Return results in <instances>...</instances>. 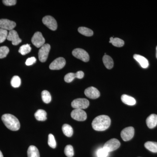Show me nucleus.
<instances>
[{
    "label": "nucleus",
    "instance_id": "393cba45",
    "mask_svg": "<svg viewBox=\"0 0 157 157\" xmlns=\"http://www.w3.org/2000/svg\"><path fill=\"white\" fill-rule=\"evenodd\" d=\"M42 101L45 104H48L51 101L52 98L50 93L47 90H43L42 92Z\"/></svg>",
    "mask_w": 157,
    "mask_h": 157
},
{
    "label": "nucleus",
    "instance_id": "f257e3e1",
    "mask_svg": "<svg viewBox=\"0 0 157 157\" xmlns=\"http://www.w3.org/2000/svg\"><path fill=\"white\" fill-rule=\"evenodd\" d=\"M111 120L108 116L102 115L96 117L93 120L92 126L97 131H104L109 128Z\"/></svg>",
    "mask_w": 157,
    "mask_h": 157
},
{
    "label": "nucleus",
    "instance_id": "6e6552de",
    "mask_svg": "<svg viewBox=\"0 0 157 157\" xmlns=\"http://www.w3.org/2000/svg\"><path fill=\"white\" fill-rule=\"evenodd\" d=\"M42 22L48 29L52 31H55L57 28V23L56 21L52 16L48 15L43 17Z\"/></svg>",
    "mask_w": 157,
    "mask_h": 157
},
{
    "label": "nucleus",
    "instance_id": "2eb2a0df",
    "mask_svg": "<svg viewBox=\"0 0 157 157\" xmlns=\"http://www.w3.org/2000/svg\"><path fill=\"white\" fill-rule=\"evenodd\" d=\"M146 124L147 126L150 129H152L156 126L157 125V115L151 114L147 118Z\"/></svg>",
    "mask_w": 157,
    "mask_h": 157
},
{
    "label": "nucleus",
    "instance_id": "72a5a7b5",
    "mask_svg": "<svg viewBox=\"0 0 157 157\" xmlns=\"http://www.w3.org/2000/svg\"><path fill=\"white\" fill-rule=\"evenodd\" d=\"M3 4L6 6H14L17 3L16 0H4L2 1Z\"/></svg>",
    "mask_w": 157,
    "mask_h": 157
},
{
    "label": "nucleus",
    "instance_id": "b1692460",
    "mask_svg": "<svg viewBox=\"0 0 157 157\" xmlns=\"http://www.w3.org/2000/svg\"><path fill=\"white\" fill-rule=\"evenodd\" d=\"M78 31L82 35H84L86 36H91L94 34V32L92 30L84 27H80L78 28Z\"/></svg>",
    "mask_w": 157,
    "mask_h": 157
},
{
    "label": "nucleus",
    "instance_id": "4be33fe9",
    "mask_svg": "<svg viewBox=\"0 0 157 157\" xmlns=\"http://www.w3.org/2000/svg\"><path fill=\"white\" fill-rule=\"evenodd\" d=\"M147 149L153 153H157V142L147 141L144 144Z\"/></svg>",
    "mask_w": 157,
    "mask_h": 157
},
{
    "label": "nucleus",
    "instance_id": "4c0bfd02",
    "mask_svg": "<svg viewBox=\"0 0 157 157\" xmlns=\"http://www.w3.org/2000/svg\"><path fill=\"white\" fill-rule=\"evenodd\" d=\"M156 50H157L156 57H157V48H156Z\"/></svg>",
    "mask_w": 157,
    "mask_h": 157
},
{
    "label": "nucleus",
    "instance_id": "423d86ee",
    "mask_svg": "<svg viewBox=\"0 0 157 157\" xmlns=\"http://www.w3.org/2000/svg\"><path fill=\"white\" fill-rule=\"evenodd\" d=\"M120 142L117 139L113 138L107 141L104 144L103 147L107 150L108 152H110L116 150L120 147Z\"/></svg>",
    "mask_w": 157,
    "mask_h": 157
},
{
    "label": "nucleus",
    "instance_id": "cd10ccee",
    "mask_svg": "<svg viewBox=\"0 0 157 157\" xmlns=\"http://www.w3.org/2000/svg\"><path fill=\"white\" fill-rule=\"evenodd\" d=\"M65 154L68 157H72L74 155V150L73 146L71 145H67L64 149Z\"/></svg>",
    "mask_w": 157,
    "mask_h": 157
},
{
    "label": "nucleus",
    "instance_id": "f3484780",
    "mask_svg": "<svg viewBox=\"0 0 157 157\" xmlns=\"http://www.w3.org/2000/svg\"><path fill=\"white\" fill-rule=\"evenodd\" d=\"M121 99L124 104L130 105V106H133L136 104V101L135 98L127 95H122Z\"/></svg>",
    "mask_w": 157,
    "mask_h": 157
},
{
    "label": "nucleus",
    "instance_id": "c756f323",
    "mask_svg": "<svg viewBox=\"0 0 157 157\" xmlns=\"http://www.w3.org/2000/svg\"><path fill=\"white\" fill-rule=\"evenodd\" d=\"M9 52V49L7 46L0 47V59L6 57Z\"/></svg>",
    "mask_w": 157,
    "mask_h": 157
},
{
    "label": "nucleus",
    "instance_id": "f704fd0d",
    "mask_svg": "<svg viewBox=\"0 0 157 157\" xmlns=\"http://www.w3.org/2000/svg\"><path fill=\"white\" fill-rule=\"evenodd\" d=\"M36 58L35 57H32L29 58L26 60L25 64L27 66H31L36 63Z\"/></svg>",
    "mask_w": 157,
    "mask_h": 157
},
{
    "label": "nucleus",
    "instance_id": "a211bd4d",
    "mask_svg": "<svg viewBox=\"0 0 157 157\" xmlns=\"http://www.w3.org/2000/svg\"><path fill=\"white\" fill-rule=\"evenodd\" d=\"M35 117L37 120L39 121H45L47 119V113L45 110L43 109H39L35 113Z\"/></svg>",
    "mask_w": 157,
    "mask_h": 157
},
{
    "label": "nucleus",
    "instance_id": "2f4dec72",
    "mask_svg": "<svg viewBox=\"0 0 157 157\" xmlns=\"http://www.w3.org/2000/svg\"><path fill=\"white\" fill-rule=\"evenodd\" d=\"M109 153L107 150L104 147L99 149L97 151V155L98 157H107Z\"/></svg>",
    "mask_w": 157,
    "mask_h": 157
},
{
    "label": "nucleus",
    "instance_id": "1a4fd4ad",
    "mask_svg": "<svg viewBox=\"0 0 157 157\" xmlns=\"http://www.w3.org/2000/svg\"><path fill=\"white\" fill-rule=\"evenodd\" d=\"M71 117L75 120L82 121L87 118L86 113L81 109H75L71 113Z\"/></svg>",
    "mask_w": 157,
    "mask_h": 157
},
{
    "label": "nucleus",
    "instance_id": "bb28decb",
    "mask_svg": "<svg viewBox=\"0 0 157 157\" xmlns=\"http://www.w3.org/2000/svg\"><path fill=\"white\" fill-rule=\"evenodd\" d=\"M11 83V86L14 88H17L20 86L21 84V80L19 76H15L12 77Z\"/></svg>",
    "mask_w": 157,
    "mask_h": 157
},
{
    "label": "nucleus",
    "instance_id": "c9c22d12",
    "mask_svg": "<svg viewBox=\"0 0 157 157\" xmlns=\"http://www.w3.org/2000/svg\"><path fill=\"white\" fill-rule=\"evenodd\" d=\"M76 78L81 79L84 77V73L82 71H78L76 73Z\"/></svg>",
    "mask_w": 157,
    "mask_h": 157
},
{
    "label": "nucleus",
    "instance_id": "4468645a",
    "mask_svg": "<svg viewBox=\"0 0 157 157\" xmlns=\"http://www.w3.org/2000/svg\"><path fill=\"white\" fill-rule=\"evenodd\" d=\"M84 93L85 95L90 99H97L100 96L99 91L96 88L93 86L86 89L85 90Z\"/></svg>",
    "mask_w": 157,
    "mask_h": 157
},
{
    "label": "nucleus",
    "instance_id": "412c9836",
    "mask_svg": "<svg viewBox=\"0 0 157 157\" xmlns=\"http://www.w3.org/2000/svg\"><path fill=\"white\" fill-rule=\"evenodd\" d=\"M62 131L63 133L66 136L71 137L73 135V128L68 124H64L62 127Z\"/></svg>",
    "mask_w": 157,
    "mask_h": 157
},
{
    "label": "nucleus",
    "instance_id": "aec40b11",
    "mask_svg": "<svg viewBox=\"0 0 157 157\" xmlns=\"http://www.w3.org/2000/svg\"><path fill=\"white\" fill-rule=\"evenodd\" d=\"M103 61L104 63V66H105L107 69H112L113 67V60L111 57L109 56L104 55L103 58Z\"/></svg>",
    "mask_w": 157,
    "mask_h": 157
},
{
    "label": "nucleus",
    "instance_id": "473e14b6",
    "mask_svg": "<svg viewBox=\"0 0 157 157\" xmlns=\"http://www.w3.org/2000/svg\"><path fill=\"white\" fill-rule=\"evenodd\" d=\"M75 78H76V73H70L65 76L64 80L65 82L69 83L73 81Z\"/></svg>",
    "mask_w": 157,
    "mask_h": 157
},
{
    "label": "nucleus",
    "instance_id": "e433bc0d",
    "mask_svg": "<svg viewBox=\"0 0 157 157\" xmlns=\"http://www.w3.org/2000/svg\"><path fill=\"white\" fill-rule=\"evenodd\" d=\"M0 157H3L2 153V151H0Z\"/></svg>",
    "mask_w": 157,
    "mask_h": 157
},
{
    "label": "nucleus",
    "instance_id": "20e7f679",
    "mask_svg": "<svg viewBox=\"0 0 157 157\" xmlns=\"http://www.w3.org/2000/svg\"><path fill=\"white\" fill-rule=\"evenodd\" d=\"M51 46L48 44H45L41 47L38 52L39 61L42 63L46 61L48 58Z\"/></svg>",
    "mask_w": 157,
    "mask_h": 157
},
{
    "label": "nucleus",
    "instance_id": "6ab92c4d",
    "mask_svg": "<svg viewBox=\"0 0 157 157\" xmlns=\"http://www.w3.org/2000/svg\"><path fill=\"white\" fill-rule=\"evenodd\" d=\"M27 155L28 157H40L39 150L34 145L29 147Z\"/></svg>",
    "mask_w": 157,
    "mask_h": 157
},
{
    "label": "nucleus",
    "instance_id": "5701e85b",
    "mask_svg": "<svg viewBox=\"0 0 157 157\" xmlns=\"http://www.w3.org/2000/svg\"><path fill=\"white\" fill-rule=\"evenodd\" d=\"M109 42L117 47H122L124 44V42L122 39L118 38H114L113 37H110Z\"/></svg>",
    "mask_w": 157,
    "mask_h": 157
},
{
    "label": "nucleus",
    "instance_id": "f8f14e48",
    "mask_svg": "<svg viewBox=\"0 0 157 157\" xmlns=\"http://www.w3.org/2000/svg\"><path fill=\"white\" fill-rule=\"evenodd\" d=\"M16 23L14 21L7 19H0V28L6 30L11 31L16 26Z\"/></svg>",
    "mask_w": 157,
    "mask_h": 157
},
{
    "label": "nucleus",
    "instance_id": "f03ea898",
    "mask_svg": "<svg viewBox=\"0 0 157 157\" xmlns=\"http://www.w3.org/2000/svg\"><path fill=\"white\" fill-rule=\"evenodd\" d=\"M2 121L6 126L9 130L17 131L20 128V123L17 117L12 114H5L2 117Z\"/></svg>",
    "mask_w": 157,
    "mask_h": 157
},
{
    "label": "nucleus",
    "instance_id": "9b49d317",
    "mask_svg": "<svg viewBox=\"0 0 157 157\" xmlns=\"http://www.w3.org/2000/svg\"><path fill=\"white\" fill-rule=\"evenodd\" d=\"M66 60L63 57H59L53 61L49 65V69L51 70H59L65 67Z\"/></svg>",
    "mask_w": 157,
    "mask_h": 157
},
{
    "label": "nucleus",
    "instance_id": "7c9ffc66",
    "mask_svg": "<svg viewBox=\"0 0 157 157\" xmlns=\"http://www.w3.org/2000/svg\"><path fill=\"white\" fill-rule=\"evenodd\" d=\"M8 34V31L0 28V43H2L7 39Z\"/></svg>",
    "mask_w": 157,
    "mask_h": 157
},
{
    "label": "nucleus",
    "instance_id": "9d476101",
    "mask_svg": "<svg viewBox=\"0 0 157 157\" xmlns=\"http://www.w3.org/2000/svg\"><path fill=\"white\" fill-rule=\"evenodd\" d=\"M135 129L133 127H129L125 128L121 132V137L125 141L131 140L134 136Z\"/></svg>",
    "mask_w": 157,
    "mask_h": 157
},
{
    "label": "nucleus",
    "instance_id": "ddd939ff",
    "mask_svg": "<svg viewBox=\"0 0 157 157\" xmlns=\"http://www.w3.org/2000/svg\"><path fill=\"white\" fill-rule=\"evenodd\" d=\"M7 39L11 41L12 44L14 45H18L21 42V39H20L17 32L14 30L9 31Z\"/></svg>",
    "mask_w": 157,
    "mask_h": 157
},
{
    "label": "nucleus",
    "instance_id": "7ed1b4c3",
    "mask_svg": "<svg viewBox=\"0 0 157 157\" xmlns=\"http://www.w3.org/2000/svg\"><path fill=\"white\" fill-rule=\"evenodd\" d=\"M89 101L85 98H78L72 101L71 106L75 109H86L89 106Z\"/></svg>",
    "mask_w": 157,
    "mask_h": 157
},
{
    "label": "nucleus",
    "instance_id": "0eeeda50",
    "mask_svg": "<svg viewBox=\"0 0 157 157\" xmlns=\"http://www.w3.org/2000/svg\"><path fill=\"white\" fill-rule=\"evenodd\" d=\"M31 40L33 44L37 48L42 47L45 43V39L42 36V33L39 32L34 34Z\"/></svg>",
    "mask_w": 157,
    "mask_h": 157
},
{
    "label": "nucleus",
    "instance_id": "39448f33",
    "mask_svg": "<svg viewBox=\"0 0 157 157\" xmlns=\"http://www.w3.org/2000/svg\"><path fill=\"white\" fill-rule=\"evenodd\" d=\"M72 54L76 58L79 59L84 62L89 61L90 56L88 53L85 50L82 48H76L72 52Z\"/></svg>",
    "mask_w": 157,
    "mask_h": 157
},
{
    "label": "nucleus",
    "instance_id": "c85d7f7f",
    "mask_svg": "<svg viewBox=\"0 0 157 157\" xmlns=\"http://www.w3.org/2000/svg\"><path fill=\"white\" fill-rule=\"evenodd\" d=\"M48 145L52 148H55L56 147V141L55 139L54 136L52 134H50L48 135Z\"/></svg>",
    "mask_w": 157,
    "mask_h": 157
},
{
    "label": "nucleus",
    "instance_id": "a878e982",
    "mask_svg": "<svg viewBox=\"0 0 157 157\" xmlns=\"http://www.w3.org/2000/svg\"><path fill=\"white\" fill-rule=\"evenodd\" d=\"M31 49L32 48L30 47V45L29 44H27L21 46L18 52L22 55H25L27 54H28L30 52Z\"/></svg>",
    "mask_w": 157,
    "mask_h": 157
},
{
    "label": "nucleus",
    "instance_id": "dca6fc26",
    "mask_svg": "<svg viewBox=\"0 0 157 157\" xmlns=\"http://www.w3.org/2000/svg\"><path fill=\"white\" fill-rule=\"evenodd\" d=\"M133 57H134V58L140 64V66L142 68H147L148 67L149 63L147 59L142 56L140 55L135 54Z\"/></svg>",
    "mask_w": 157,
    "mask_h": 157
}]
</instances>
